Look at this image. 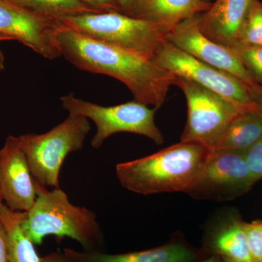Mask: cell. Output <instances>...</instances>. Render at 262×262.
I'll use <instances>...</instances> for the list:
<instances>
[{
  "label": "cell",
  "mask_w": 262,
  "mask_h": 262,
  "mask_svg": "<svg viewBox=\"0 0 262 262\" xmlns=\"http://www.w3.org/2000/svg\"><path fill=\"white\" fill-rule=\"evenodd\" d=\"M61 56L79 70L113 77L129 89L134 101L159 108L177 76L152 58L96 40L62 25L57 32Z\"/></svg>",
  "instance_id": "cell-1"
},
{
  "label": "cell",
  "mask_w": 262,
  "mask_h": 262,
  "mask_svg": "<svg viewBox=\"0 0 262 262\" xmlns=\"http://www.w3.org/2000/svg\"><path fill=\"white\" fill-rule=\"evenodd\" d=\"M210 150L183 142L139 159L117 164L122 187L143 195L187 192L201 172Z\"/></svg>",
  "instance_id": "cell-2"
},
{
  "label": "cell",
  "mask_w": 262,
  "mask_h": 262,
  "mask_svg": "<svg viewBox=\"0 0 262 262\" xmlns=\"http://www.w3.org/2000/svg\"><path fill=\"white\" fill-rule=\"evenodd\" d=\"M36 189L37 199L21 222L24 233L33 244L41 246L50 235L68 237L84 251H101L104 236L94 211L72 204L60 188L49 189L36 182Z\"/></svg>",
  "instance_id": "cell-3"
},
{
  "label": "cell",
  "mask_w": 262,
  "mask_h": 262,
  "mask_svg": "<svg viewBox=\"0 0 262 262\" xmlns=\"http://www.w3.org/2000/svg\"><path fill=\"white\" fill-rule=\"evenodd\" d=\"M62 25L100 42L154 58L173 28L120 12L88 13L58 19Z\"/></svg>",
  "instance_id": "cell-4"
},
{
  "label": "cell",
  "mask_w": 262,
  "mask_h": 262,
  "mask_svg": "<svg viewBox=\"0 0 262 262\" xmlns=\"http://www.w3.org/2000/svg\"><path fill=\"white\" fill-rule=\"evenodd\" d=\"M91 129L89 119L69 115L45 134L18 136L34 180L48 189L60 188V171L66 158L82 149Z\"/></svg>",
  "instance_id": "cell-5"
},
{
  "label": "cell",
  "mask_w": 262,
  "mask_h": 262,
  "mask_svg": "<svg viewBox=\"0 0 262 262\" xmlns=\"http://www.w3.org/2000/svg\"><path fill=\"white\" fill-rule=\"evenodd\" d=\"M62 107L69 115H79L92 120L96 132L91 146L99 149L108 137L127 132L147 137L158 145L163 144L164 137L155 122L158 108H150L136 101L116 106H103L76 97L73 93L60 98Z\"/></svg>",
  "instance_id": "cell-6"
},
{
  "label": "cell",
  "mask_w": 262,
  "mask_h": 262,
  "mask_svg": "<svg viewBox=\"0 0 262 262\" xmlns=\"http://www.w3.org/2000/svg\"><path fill=\"white\" fill-rule=\"evenodd\" d=\"M175 85L182 90L187 106V122L181 141L215 149L230 122L244 108L182 77H177Z\"/></svg>",
  "instance_id": "cell-7"
},
{
  "label": "cell",
  "mask_w": 262,
  "mask_h": 262,
  "mask_svg": "<svg viewBox=\"0 0 262 262\" xmlns=\"http://www.w3.org/2000/svg\"><path fill=\"white\" fill-rule=\"evenodd\" d=\"M257 182L248 168L245 153L210 150L201 172L186 193L196 199L229 201L248 192Z\"/></svg>",
  "instance_id": "cell-8"
},
{
  "label": "cell",
  "mask_w": 262,
  "mask_h": 262,
  "mask_svg": "<svg viewBox=\"0 0 262 262\" xmlns=\"http://www.w3.org/2000/svg\"><path fill=\"white\" fill-rule=\"evenodd\" d=\"M153 59L177 77L211 90L241 107L254 106L248 86L242 81L225 71L196 59L167 41L157 51Z\"/></svg>",
  "instance_id": "cell-9"
},
{
  "label": "cell",
  "mask_w": 262,
  "mask_h": 262,
  "mask_svg": "<svg viewBox=\"0 0 262 262\" xmlns=\"http://www.w3.org/2000/svg\"><path fill=\"white\" fill-rule=\"evenodd\" d=\"M56 19L46 18L20 5L0 1V35L16 40L48 59L61 56Z\"/></svg>",
  "instance_id": "cell-10"
},
{
  "label": "cell",
  "mask_w": 262,
  "mask_h": 262,
  "mask_svg": "<svg viewBox=\"0 0 262 262\" xmlns=\"http://www.w3.org/2000/svg\"><path fill=\"white\" fill-rule=\"evenodd\" d=\"M166 39L196 59L234 76L248 87L257 85L232 48L219 44L203 34L198 24V15L177 24Z\"/></svg>",
  "instance_id": "cell-11"
},
{
  "label": "cell",
  "mask_w": 262,
  "mask_h": 262,
  "mask_svg": "<svg viewBox=\"0 0 262 262\" xmlns=\"http://www.w3.org/2000/svg\"><path fill=\"white\" fill-rule=\"evenodd\" d=\"M0 195L11 211L27 212L37 199L36 181L18 137L9 136L0 149Z\"/></svg>",
  "instance_id": "cell-12"
},
{
  "label": "cell",
  "mask_w": 262,
  "mask_h": 262,
  "mask_svg": "<svg viewBox=\"0 0 262 262\" xmlns=\"http://www.w3.org/2000/svg\"><path fill=\"white\" fill-rule=\"evenodd\" d=\"M63 253L76 262H198L206 256L204 251H196L181 239L145 251L120 254L102 251H78L66 248Z\"/></svg>",
  "instance_id": "cell-13"
},
{
  "label": "cell",
  "mask_w": 262,
  "mask_h": 262,
  "mask_svg": "<svg viewBox=\"0 0 262 262\" xmlns=\"http://www.w3.org/2000/svg\"><path fill=\"white\" fill-rule=\"evenodd\" d=\"M252 0H215L198 15L203 34L214 42L231 48L238 40L239 30Z\"/></svg>",
  "instance_id": "cell-14"
},
{
  "label": "cell",
  "mask_w": 262,
  "mask_h": 262,
  "mask_svg": "<svg viewBox=\"0 0 262 262\" xmlns=\"http://www.w3.org/2000/svg\"><path fill=\"white\" fill-rule=\"evenodd\" d=\"M211 4L205 0H139L136 17L174 28L183 20L204 13Z\"/></svg>",
  "instance_id": "cell-15"
},
{
  "label": "cell",
  "mask_w": 262,
  "mask_h": 262,
  "mask_svg": "<svg viewBox=\"0 0 262 262\" xmlns=\"http://www.w3.org/2000/svg\"><path fill=\"white\" fill-rule=\"evenodd\" d=\"M204 252L239 262H253L244 222L231 221L208 234Z\"/></svg>",
  "instance_id": "cell-16"
},
{
  "label": "cell",
  "mask_w": 262,
  "mask_h": 262,
  "mask_svg": "<svg viewBox=\"0 0 262 262\" xmlns=\"http://www.w3.org/2000/svg\"><path fill=\"white\" fill-rule=\"evenodd\" d=\"M261 137V114L254 106L244 108L230 122L215 149L246 153Z\"/></svg>",
  "instance_id": "cell-17"
},
{
  "label": "cell",
  "mask_w": 262,
  "mask_h": 262,
  "mask_svg": "<svg viewBox=\"0 0 262 262\" xmlns=\"http://www.w3.org/2000/svg\"><path fill=\"white\" fill-rule=\"evenodd\" d=\"M24 215V212L11 211L5 204L2 207L0 221L8 234L9 262H41L34 244L22 229Z\"/></svg>",
  "instance_id": "cell-18"
},
{
  "label": "cell",
  "mask_w": 262,
  "mask_h": 262,
  "mask_svg": "<svg viewBox=\"0 0 262 262\" xmlns=\"http://www.w3.org/2000/svg\"><path fill=\"white\" fill-rule=\"evenodd\" d=\"M28 9L46 18L58 19L69 15L102 13L81 0H24Z\"/></svg>",
  "instance_id": "cell-19"
},
{
  "label": "cell",
  "mask_w": 262,
  "mask_h": 262,
  "mask_svg": "<svg viewBox=\"0 0 262 262\" xmlns=\"http://www.w3.org/2000/svg\"><path fill=\"white\" fill-rule=\"evenodd\" d=\"M237 43L262 46V3L252 0L239 30Z\"/></svg>",
  "instance_id": "cell-20"
},
{
  "label": "cell",
  "mask_w": 262,
  "mask_h": 262,
  "mask_svg": "<svg viewBox=\"0 0 262 262\" xmlns=\"http://www.w3.org/2000/svg\"><path fill=\"white\" fill-rule=\"evenodd\" d=\"M231 48L238 57L253 82L262 86V46L236 43Z\"/></svg>",
  "instance_id": "cell-21"
},
{
  "label": "cell",
  "mask_w": 262,
  "mask_h": 262,
  "mask_svg": "<svg viewBox=\"0 0 262 262\" xmlns=\"http://www.w3.org/2000/svg\"><path fill=\"white\" fill-rule=\"evenodd\" d=\"M253 262H262V220L244 222Z\"/></svg>",
  "instance_id": "cell-22"
},
{
  "label": "cell",
  "mask_w": 262,
  "mask_h": 262,
  "mask_svg": "<svg viewBox=\"0 0 262 262\" xmlns=\"http://www.w3.org/2000/svg\"><path fill=\"white\" fill-rule=\"evenodd\" d=\"M251 173L258 181L262 179V137L245 153Z\"/></svg>",
  "instance_id": "cell-23"
},
{
  "label": "cell",
  "mask_w": 262,
  "mask_h": 262,
  "mask_svg": "<svg viewBox=\"0 0 262 262\" xmlns=\"http://www.w3.org/2000/svg\"><path fill=\"white\" fill-rule=\"evenodd\" d=\"M81 1L100 12L115 11L122 13L117 0H81Z\"/></svg>",
  "instance_id": "cell-24"
},
{
  "label": "cell",
  "mask_w": 262,
  "mask_h": 262,
  "mask_svg": "<svg viewBox=\"0 0 262 262\" xmlns=\"http://www.w3.org/2000/svg\"><path fill=\"white\" fill-rule=\"evenodd\" d=\"M0 262H9L8 234L1 221H0Z\"/></svg>",
  "instance_id": "cell-25"
},
{
  "label": "cell",
  "mask_w": 262,
  "mask_h": 262,
  "mask_svg": "<svg viewBox=\"0 0 262 262\" xmlns=\"http://www.w3.org/2000/svg\"><path fill=\"white\" fill-rule=\"evenodd\" d=\"M248 91L254 107L262 115V86L257 84L254 87H248Z\"/></svg>",
  "instance_id": "cell-26"
},
{
  "label": "cell",
  "mask_w": 262,
  "mask_h": 262,
  "mask_svg": "<svg viewBox=\"0 0 262 262\" xmlns=\"http://www.w3.org/2000/svg\"><path fill=\"white\" fill-rule=\"evenodd\" d=\"M122 12L125 14L136 17L139 0H117Z\"/></svg>",
  "instance_id": "cell-27"
},
{
  "label": "cell",
  "mask_w": 262,
  "mask_h": 262,
  "mask_svg": "<svg viewBox=\"0 0 262 262\" xmlns=\"http://www.w3.org/2000/svg\"><path fill=\"white\" fill-rule=\"evenodd\" d=\"M41 262H76L73 259L68 257L67 255L61 251H55L48 253L46 256L41 257Z\"/></svg>",
  "instance_id": "cell-28"
},
{
  "label": "cell",
  "mask_w": 262,
  "mask_h": 262,
  "mask_svg": "<svg viewBox=\"0 0 262 262\" xmlns=\"http://www.w3.org/2000/svg\"><path fill=\"white\" fill-rule=\"evenodd\" d=\"M198 262H225L223 258L217 255H208Z\"/></svg>",
  "instance_id": "cell-29"
},
{
  "label": "cell",
  "mask_w": 262,
  "mask_h": 262,
  "mask_svg": "<svg viewBox=\"0 0 262 262\" xmlns=\"http://www.w3.org/2000/svg\"><path fill=\"white\" fill-rule=\"evenodd\" d=\"M5 58L3 51L0 49V73L5 70Z\"/></svg>",
  "instance_id": "cell-30"
},
{
  "label": "cell",
  "mask_w": 262,
  "mask_h": 262,
  "mask_svg": "<svg viewBox=\"0 0 262 262\" xmlns=\"http://www.w3.org/2000/svg\"><path fill=\"white\" fill-rule=\"evenodd\" d=\"M0 1L8 2V3H13V4L20 5V6H23L24 8H27L24 0H0Z\"/></svg>",
  "instance_id": "cell-31"
},
{
  "label": "cell",
  "mask_w": 262,
  "mask_h": 262,
  "mask_svg": "<svg viewBox=\"0 0 262 262\" xmlns=\"http://www.w3.org/2000/svg\"><path fill=\"white\" fill-rule=\"evenodd\" d=\"M12 40L9 37H5V36L0 35V42H3V41H9Z\"/></svg>",
  "instance_id": "cell-32"
},
{
  "label": "cell",
  "mask_w": 262,
  "mask_h": 262,
  "mask_svg": "<svg viewBox=\"0 0 262 262\" xmlns=\"http://www.w3.org/2000/svg\"><path fill=\"white\" fill-rule=\"evenodd\" d=\"M3 205H4V203H3V199H2L1 195H0V212H1L2 207H3Z\"/></svg>",
  "instance_id": "cell-33"
},
{
  "label": "cell",
  "mask_w": 262,
  "mask_h": 262,
  "mask_svg": "<svg viewBox=\"0 0 262 262\" xmlns=\"http://www.w3.org/2000/svg\"><path fill=\"white\" fill-rule=\"evenodd\" d=\"M223 259H224V261H225V262H239V261H234V260L227 259V258H223Z\"/></svg>",
  "instance_id": "cell-34"
},
{
  "label": "cell",
  "mask_w": 262,
  "mask_h": 262,
  "mask_svg": "<svg viewBox=\"0 0 262 262\" xmlns=\"http://www.w3.org/2000/svg\"><path fill=\"white\" fill-rule=\"evenodd\" d=\"M205 1H206V2H211V0H205Z\"/></svg>",
  "instance_id": "cell-35"
}]
</instances>
